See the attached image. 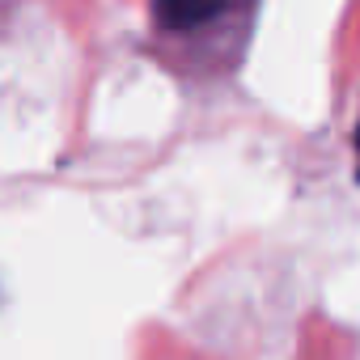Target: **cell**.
Returning a JSON list of instances; mask_svg holds the SVG:
<instances>
[{
    "label": "cell",
    "instance_id": "6da1fadb",
    "mask_svg": "<svg viewBox=\"0 0 360 360\" xmlns=\"http://www.w3.org/2000/svg\"><path fill=\"white\" fill-rule=\"evenodd\" d=\"M229 0H153V18L161 30H174V34H187L204 22H212Z\"/></svg>",
    "mask_w": 360,
    "mask_h": 360
},
{
    "label": "cell",
    "instance_id": "7a4b0ae2",
    "mask_svg": "<svg viewBox=\"0 0 360 360\" xmlns=\"http://www.w3.org/2000/svg\"><path fill=\"white\" fill-rule=\"evenodd\" d=\"M356 153H360V127H356Z\"/></svg>",
    "mask_w": 360,
    "mask_h": 360
}]
</instances>
